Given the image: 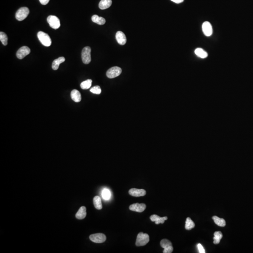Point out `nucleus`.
<instances>
[{"label":"nucleus","instance_id":"f257e3e1","mask_svg":"<svg viewBox=\"0 0 253 253\" xmlns=\"http://www.w3.org/2000/svg\"><path fill=\"white\" fill-rule=\"evenodd\" d=\"M149 241V235L147 234H144L143 232H140L137 236L135 245L138 247L144 246L147 244Z\"/></svg>","mask_w":253,"mask_h":253},{"label":"nucleus","instance_id":"f03ea898","mask_svg":"<svg viewBox=\"0 0 253 253\" xmlns=\"http://www.w3.org/2000/svg\"><path fill=\"white\" fill-rule=\"evenodd\" d=\"M37 36L39 41L43 45L47 47L51 45V39L47 33L41 31L38 33Z\"/></svg>","mask_w":253,"mask_h":253},{"label":"nucleus","instance_id":"7ed1b4c3","mask_svg":"<svg viewBox=\"0 0 253 253\" xmlns=\"http://www.w3.org/2000/svg\"><path fill=\"white\" fill-rule=\"evenodd\" d=\"M91 48L86 47L83 48L82 52V59L83 63L85 64H89L91 61Z\"/></svg>","mask_w":253,"mask_h":253},{"label":"nucleus","instance_id":"20e7f679","mask_svg":"<svg viewBox=\"0 0 253 253\" xmlns=\"http://www.w3.org/2000/svg\"><path fill=\"white\" fill-rule=\"evenodd\" d=\"M29 12V10L27 7L20 8L16 14V18L18 21H23L27 17Z\"/></svg>","mask_w":253,"mask_h":253},{"label":"nucleus","instance_id":"39448f33","mask_svg":"<svg viewBox=\"0 0 253 253\" xmlns=\"http://www.w3.org/2000/svg\"><path fill=\"white\" fill-rule=\"evenodd\" d=\"M122 72L121 69L119 67H113L107 72V76L109 78H114L120 75Z\"/></svg>","mask_w":253,"mask_h":253},{"label":"nucleus","instance_id":"423d86ee","mask_svg":"<svg viewBox=\"0 0 253 253\" xmlns=\"http://www.w3.org/2000/svg\"><path fill=\"white\" fill-rule=\"evenodd\" d=\"M47 21L51 27L55 29H57L61 26L60 19L55 16L51 15L48 16Z\"/></svg>","mask_w":253,"mask_h":253},{"label":"nucleus","instance_id":"0eeeda50","mask_svg":"<svg viewBox=\"0 0 253 253\" xmlns=\"http://www.w3.org/2000/svg\"><path fill=\"white\" fill-rule=\"evenodd\" d=\"M161 245L162 248L164 249V253H171L174 250L172 243L167 239H163L161 241Z\"/></svg>","mask_w":253,"mask_h":253},{"label":"nucleus","instance_id":"6e6552de","mask_svg":"<svg viewBox=\"0 0 253 253\" xmlns=\"http://www.w3.org/2000/svg\"><path fill=\"white\" fill-rule=\"evenodd\" d=\"M90 239L91 241L97 243H101L106 241L107 237L104 234L101 233H98V234H93L90 236Z\"/></svg>","mask_w":253,"mask_h":253},{"label":"nucleus","instance_id":"1a4fd4ad","mask_svg":"<svg viewBox=\"0 0 253 253\" xmlns=\"http://www.w3.org/2000/svg\"><path fill=\"white\" fill-rule=\"evenodd\" d=\"M31 53V50L28 47L23 46L18 50L16 56L19 59H23Z\"/></svg>","mask_w":253,"mask_h":253},{"label":"nucleus","instance_id":"9d476101","mask_svg":"<svg viewBox=\"0 0 253 253\" xmlns=\"http://www.w3.org/2000/svg\"><path fill=\"white\" fill-rule=\"evenodd\" d=\"M202 30H203V34L205 36L207 37L211 36L213 33L212 27L211 23L208 21H206L203 23L202 25Z\"/></svg>","mask_w":253,"mask_h":253},{"label":"nucleus","instance_id":"9b49d317","mask_svg":"<svg viewBox=\"0 0 253 253\" xmlns=\"http://www.w3.org/2000/svg\"><path fill=\"white\" fill-rule=\"evenodd\" d=\"M146 208V205L144 203H135L132 205H130V210L134 212H142L145 210Z\"/></svg>","mask_w":253,"mask_h":253},{"label":"nucleus","instance_id":"f8f14e48","mask_svg":"<svg viewBox=\"0 0 253 253\" xmlns=\"http://www.w3.org/2000/svg\"><path fill=\"white\" fill-rule=\"evenodd\" d=\"M146 191L143 189H131L129 190L130 195L135 197L144 196L146 195Z\"/></svg>","mask_w":253,"mask_h":253},{"label":"nucleus","instance_id":"ddd939ff","mask_svg":"<svg viewBox=\"0 0 253 253\" xmlns=\"http://www.w3.org/2000/svg\"><path fill=\"white\" fill-rule=\"evenodd\" d=\"M116 39L117 42L121 45H124L126 43V38L123 32L118 31L116 34Z\"/></svg>","mask_w":253,"mask_h":253},{"label":"nucleus","instance_id":"4468645a","mask_svg":"<svg viewBox=\"0 0 253 253\" xmlns=\"http://www.w3.org/2000/svg\"><path fill=\"white\" fill-rule=\"evenodd\" d=\"M167 217H160L157 215H152L150 217V219L152 222H155V224L158 225L159 224H163L165 220H167Z\"/></svg>","mask_w":253,"mask_h":253},{"label":"nucleus","instance_id":"2eb2a0df","mask_svg":"<svg viewBox=\"0 0 253 253\" xmlns=\"http://www.w3.org/2000/svg\"><path fill=\"white\" fill-rule=\"evenodd\" d=\"M71 97L72 100L75 102H79L82 99L81 94L77 90H72L71 92Z\"/></svg>","mask_w":253,"mask_h":253},{"label":"nucleus","instance_id":"dca6fc26","mask_svg":"<svg viewBox=\"0 0 253 253\" xmlns=\"http://www.w3.org/2000/svg\"><path fill=\"white\" fill-rule=\"evenodd\" d=\"M65 61V58L64 57H59L57 59L55 60L53 62L52 66L53 70H58L59 69L60 64L64 62Z\"/></svg>","mask_w":253,"mask_h":253},{"label":"nucleus","instance_id":"f3484780","mask_svg":"<svg viewBox=\"0 0 253 253\" xmlns=\"http://www.w3.org/2000/svg\"><path fill=\"white\" fill-rule=\"evenodd\" d=\"M86 216V209L84 206H82L76 213L75 217L78 219H83L85 218Z\"/></svg>","mask_w":253,"mask_h":253},{"label":"nucleus","instance_id":"a211bd4d","mask_svg":"<svg viewBox=\"0 0 253 253\" xmlns=\"http://www.w3.org/2000/svg\"><path fill=\"white\" fill-rule=\"evenodd\" d=\"M112 3V0H101L98 6L101 10H105L109 8L111 6Z\"/></svg>","mask_w":253,"mask_h":253},{"label":"nucleus","instance_id":"6ab92c4d","mask_svg":"<svg viewBox=\"0 0 253 253\" xmlns=\"http://www.w3.org/2000/svg\"><path fill=\"white\" fill-rule=\"evenodd\" d=\"M92 20L93 22L96 23L99 25H103L106 23V20L104 18L98 16L97 15H94L92 17Z\"/></svg>","mask_w":253,"mask_h":253},{"label":"nucleus","instance_id":"aec40b11","mask_svg":"<svg viewBox=\"0 0 253 253\" xmlns=\"http://www.w3.org/2000/svg\"><path fill=\"white\" fill-rule=\"evenodd\" d=\"M195 53L198 57L202 59H204L207 57L208 53L201 48H198L195 51Z\"/></svg>","mask_w":253,"mask_h":253},{"label":"nucleus","instance_id":"412c9836","mask_svg":"<svg viewBox=\"0 0 253 253\" xmlns=\"http://www.w3.org/2000/svg\"><path fill=\"white\" fill-rule=\"evenodd\" d=\"M212 219H213L215 224L217 226L221 227H224L226 226V221L223 218H220L217 216H215L213 217Z\"/></svg>","mask_w":253,"mask_h":253},{"label":"nucleus","instance_id":"4be33fe9","mask_svg":"<svg viewBox=\"0 0 253 253\" xmlns=\"http://www.w3.org/2000/svg\"><path fill=\"white\" fill-rule=\"evenodd\" d=\"M93 203L95 208L97 209H101L102 208L101 200L98 196H96L93 198Z\"/></svg>","mask_w":253,"mask_h":253},{"label":"nucleus","instance_id":"5701e85b","mask_svg":"<svg viewBox=\"0 0 253 253\" xmlns=\"http://www.w3.org/2000/svg\"><path fill=\"white\" fill-rule=\"evenodd\" d=\"M214 238H213V243L215 244H218L219 243L221 239L222 238L223 235L222 232L220 231L215 232L214 234Z\"/></svg>","mask_w":253,"mask_h":253},{"label":"nucleus","instance_id":"b1692460","mask_svg":"<svg viewBox=\"0 0 253 253\" xmlns=\"http://www.w3.org/2000/svg\"><path fill=\"white\" fill-rule=\"evenodd\" d=\"M195 226V224L192 219L190 217H187L186 221L185 229L188 230H190L194 228Z\"/></svg>","mask_w":253,"mask_h":253},{"label":"nucleus","instance_id":"393cba45","mask_svg":"<svg viewBox=\"0 0 253 253\" xmlns=\"http://www.w3.org/2000/svg\"><path fill=\"white\" fill-rule=\"evenodd\" d=\"M92 81L91 79L86 80L81 83L80 87L83 90L88 89L92 86Z\"/></svg>","mask_w":253,"mask_h":253},{"label":"nucleus","instance_id":"a878e982","mask_svg":"<svg viewBox=\"0 0 253 253\" xmlns=\"http://www.w3.org/2000/svg\"><path fill=\"white\" fill-rule=\"evenodd\" d=\"M8 37L3 32L0 33V41L4 46H7L8 44Z\"/></svg>","mask_w":253,"mask_h":253},{"label":"nucleus","instance_id":"bb28decb","mask_svg":"<svg viewBox=\"0 0 253 253\" xmlns=\"http://www.w3.org/2000/svg\"><path fill=\"white\" fill-rule=\"evenodd\" d=\"M102 196L104 199H109L111 197L110 191L108 189H104L103 190L102 192Z\"/></svg>","mask_w":253,"mask_h":253},{"label":"nucleus","instance_id":"cd10ccee","mask_svg":"<svg viewBox=\"0 0 253 253\" xmlns=\"http://www.w3.org/2000/svg\"><path fill=\"white\" fill-rule=\"evenodd\" d=\"M90 92H92V93H94V94H100L101 92V89L100 86H95L91 89Z\"/></svg>","mask_w":253,"mask_h":253},{"label":"nucleus","instance_id":"c85d7f7f","mask_svg":"<svg viewBox=\"0 0 253 253\" xmlns=\"http://www.w3.org/2000/svg\"><path fill=\"white\" fill-rule=\"evenodd\" d=\"M197 247H198V250L199 251V253H205V249H204V248H203V246H202V245H201V244H198V245H197Z\"/></svg>","mask_w":253,"mask_h":253},{"label":"nucleus","instance_id":"c756f323","mask_svg":"<svg viewBox=\"0 0 253 253\" xmlns=\"http://www.w3.org/2000/svg\"><path fill=\"white\" fill-rule=\"evenodd\" d=\"M39 1L41 4L45 5H47V4H48L50 0H39Z\"/></svg>","mask_w":253,"mask_h":253},{"label":"nucleus","instance_id":"7c9ffc66","mask_svg":"<svg viewBox=\"0 0 253 253\" xmlns=\"http://www.w3.org/2000/svg\"><path fill=\"white\" fill-rule=\"evenodd\" d=\"M171 1L175 2V3H178H178H181L184 1V0H171Z\"/></svg>","mask_w":253,"mask_h":253}]
</instances>
